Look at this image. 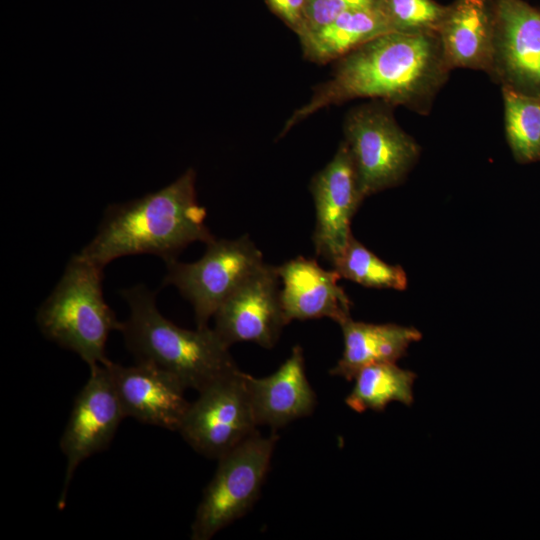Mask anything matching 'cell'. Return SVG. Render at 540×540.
Instances as JSON below:
<instances>
[{
    "label": "cell",
    "mask_w": 540,
    "mask_h": 540,
    "mask_svg": "<svg viewBox=\"0 0 540 540\" xmlns=\"http://www.w3.org/2000/svg\"><path fill=\"white\" fill-rule=\"evenodd\" d=\"M450 70L437 33L382 34L337 60L331 78L293 112L281 136L317 111L355 98L426 113Z\"/></svg>",
    "instance_id": "cell-1"
},
{
    "label": "cell",
    "mask_w": 540,
    "mask_h": 540,
    "mask_svg": "<svg viewBox=\"0 0 540 540\" xmlns=\"http://www.w3.org/2000/svg\"><path fill=\"white\" fill-rule=\"evenodd\" d=\"M195 184L196 172L189 168L156 192L109 205L94 238L78 254L104 268L128 255L152 254L168 261L193 242L207 244L215 237Z\"/></svg>",
    "instance_id": "cell-2"
},
{
    "label": "cell",
    "mask_w": 540,
    "mask_h": 540,
    "mask_svg": "<svg viewBox=\"0 0 540 540\" xmlns=\"http://www.w3.org/2000/svg\"><path fill=\"white\" fill-rule=\"evenodd\" d=\"M129 306L120 330L136 362L150 363L197 392L240 371L229 347L208 326L182 328L157 308L155 293L144 285L122 291Z\"/></svg>",
    "instance_id": "cell-3"
},
{
    "label": "cell",
    "mask_w": 540,
    "mask_h": 540,
    "mask_svg": "<svg viewBox=\"0 0 540 540\" xmlns=\"http://www.w3.org/2000/svg\"><path fill=\"white\" fill-rule=\"evenodd\" d=\"M103 269L79 254L72 256L36 314L42 334L79 355L89 367L109 360L105 354L109 334L121 327L104 300Z\"/></svg>",
    "instance_id": "cell-4"
},
{
    "label": "cell",
    "mask_w": 540,
    "mask_h": 540,
    "mask_svg": "<svg viewBox=\"0 0 540 540\" xmlns=\"http://www.w3.org/2000/svg\"><path fill=\"white\" fill-rule=\"evenodd\" d=\"M278 436L258 433L218 459L191 524L192 540H209L243 517L259 498Z\"/></svg>",
    "instance_id": "cell-5"
},
{
    "label": "cell",
    "mask_w": 540,
    "mask_h": 540,
    "mask_svg": "<svg viewBox=\"0 0 540 540\" xmlns=\"http://www.w3.org/2000/svg\"><path fill=\"white\" fill-rule=\"evenodd\" d=\"M344 135L364 198L401 183L420 154L417 142L381 106L351 111Z\"/></svg>",
    "instance_id": "cell-6"
},
{
    "label": "cell",
    "mask_w": 540,
    "mask_h": 540,
    "mask_svg": "<svg viewBox=\"0 0 540 540\" xmlns=\"http://www.w3.org/2000/svg\"><path fill=\"white\" fill-rule=\"evenodd\" d=\"M163 283L172 285L193 306L197 327L208 326L225 299L264 264L261 251L248 236L216 239L206 244L195 262L165 261Z\"/></svg>",
    "instance_id": "cell-7"
},
{
    "label": "cell",
    "mask_w": 540,
    "mask_h": 540,
    "mask_svg": "<svg viewBox=\"0 0 540 540\" xmlns=\"http://www.w3.org/2000/svg\"><path fill=\"white\" fill-rule=\"evenodd\" d=\"M245 372L238 371L198 392L178 430L198 453L219 459L258 433Z\"/></svg>",
    "instance_id": "cell-8"
},
{
    "label": "cell",
    "mask_w": 540,
    "mask_h": 540,
    "mask_svg": "<svg viewBox=\"0 0 540 540\" xmlns=\"http://www.w3.org/2000/svg\"><path fill=\"white\" fill-rule=\"evenodd\" d=\"M125 418L105 364L90 366V375L77 394L60 438L66 458L64 485L58 500L62 509L75 470L85 459L108 448Z\"/></svg>",
    "instance_id": "cell-9"
},
{
    "label": "cell",
    "mask_w": 540,
    "mask_h": 540,
    "mask_svg": "<svg viewBox=\"0 0 540 540\" xmlns=\"http://www.w3.org/2000/svg\"><path fill=\"white\" fill-rule=\"evenodd\" d=\"M277 267L264 263L219 306L214 330L231 346L254 342L272 348L287 321L281 303Z\"/></svg>",
    "instance_id": "cell-10"
},
{
    "label": "cell",
    "mask_w": 540,
    "mask_h": 540,
    "mask_svg": "<svg viewBox=\"0 0 540 540\" xmlns=\"http://www.w3.org/2000/svg\"><path fill=\"white\" fill-rule=\"evenodd\" d=\"M493 11L491 76L502 86L540 96V8L525 0H493Z\"/></svg>",
    "instance_id": "cell-11"
},
{
    "label": "cell",
    "mask_w": 540,
    "mask_h": 540,
    "mask_svg": "<svg viewBox=\"0 0 540 540\" xmlns=\"http://www.w3.org/2000/svg\"><path fill=\"white\" fill-rule=\"evenodd\" d=\"M310 191L316 216L312 236L315 252L332 265L353 235L351 222L365 199L345 141L331 161L312 178Z\"/></svg>",
    "instance_id": "cell-12"
},
{
    "label": "cell",
    "mask_w": 540,
    "mask_h": 540,
    "mask_svg": "<svg viewBox=\"0 0 540 540\" xmlns=\"http://www.w3.org/2000/svg\"><path fill=\"white\" fill-rule=\"evenodd\" d=\"M104 364L125 417L178 432L191 402L174 376L146 362L123 366L108 360Z\"/></svg>",
    "instance_id": "cell-13"
},
{
    "label": "cell",
    "mask_w": 540,
    "mask_h": 540,
    "mask_svg": "<svg viewBox=\"0 0 540 540\" xmlns=\"http://www.w3.org/2000/svg\"><path fill=\"white\" fill-rule=\"evenodd\" d=\"M287 323L329 318L339 325L350 318L352 301L338 284L339 273L314 259L297 257L277 266Z\"/></svg>",
    "instance_id": "cell-14"
},
{
    "label": "cell",
    "mask_w": 540,
    "mask_h": 540,
    "mask_svg": "<svg viewBox=\"0 0 540 540\" xmlns=\"http://www.w3.org/2000/svg\"><path fill=\"white\" fill-rule=\"evenodd\" d=\"M245 383L258 426L275 430L315 410L317 398L299 345L274 373L261 378L245 373Z\"/></svg>",
    "instance_id": "cell-15"
},
{
    "label": "cell",
    "mask_w": 540,
    "mask_h": 540,
    "mask_svg": "<svg viewBox=\"0 0 540 540\" xmlns=\"http://www.w3.org/2000/svg\"><path fill=\"white\" fill-rule=\"evenodd\" d=\"M450 69L493 71L495 29L493 0H454L437 32Z\"/></svg>",
    "instance_id": "cell-16"
},
{
    "label": "cell",
    "mask_w": 540,
    "mask_h": 540,
    "mask_svg": "<svg viewBox=\"0 0 540 540\" xmlns=\"http://www.w3.org/2000/svg\"><path fill=\"white\" fill-rule=\"evenodd\" d=\"M344 349L332 376L353 381L364 367L395 362L406 355L409 346L419 341L422 334L414 327L398 324H373L354 321L351 317L340 324Z\"/></svg>",
    "instance_id": "cell-17"
},
{
    "label": "cell",
    "mask_w": 540,
    "mask_h": 540,
    "mask_svg": "<svg viewBox=\"0 0 540 540\" xmlns=\"http://www.w3.org/2000/svg\"><path fill=\"white\" fill-rule=\"evenodd\" d=\"M393 32L377 5L353 9L299 37L304 56L316 63L338 60L382 34Z\"/></svg>",
    "instance_id": "cell-18"
},
{
    "label": "cell",
    "mask_w": 540,
    "mask_h": 540,
    "mask_svg": "<svg viewBox=\"0 0 540 540\" xmlns=\"http://www.w3.org/2000/svg\"><path fill=\"white\" fill-rule=\"evenodd\" d=\"M416 374L395 362L377 363L362 368L354 377L352 390L345 398L355 412H381L391 402L411 406Z\"/></svg>",
    "instance_id": "cell-19"
},
{
    "label": "cell",
    "mask_w": 540,
    "mask_h": 540,
    "mask_svg": "<svg viewBox=\"0 0 540 540\" xmlns=\"http://www.w3.org/2000/svg\"><path fill=\"white\" fill-rule=\"evenodd\" d=\"M507 142L520 163L540 161V96L502 86Z\"/></svg>",
    "instance_id": "cell-20"
},
{
    "label": "cell",
    "mask_w": 540,
    "mask_h": 540,
    "mask_svg": "<svg viewBox=\"0 0 540 540\" xmlns=\"http://www.w3.org/2000/svg\"><path fill=\"white\" fill-rule=\"evenodd\" d=\"M332 266L341 278L364 287L405 290L408 285L406 272L401 266L383 261L353 235Z\"/></svg>",
    "instance_id": "cell-21"
},
{
    "label": "cell",
    "mask_w": 540,
    "mask_h": 540,
    "mask_svg": "<svg viewBox=\"0 0 540 540\" xmlns=\"http://www.w3.org/2000/svg\"><path fill=\"white\" fill-rule=\"evenodd\" d=\"M394 32L437 33L447 5L435 0H377Z\"/></svg>",
    "instance_id": "cell-22"
},
{
    "label": "cell",
    "mask_w": 540,
    "mask_h": 540,
    "mask_svg": "<svg viewBox=\"0 0 540 540\" xmlns=\"http://www.w3.org/2000/svg\"><path fill=\"white\" fill-rule=\"evenodd\" d=\"M377 5V0H307L301 30V37L332 22L343 13Z\"/></svg>",
    "instance_id": "cell-23"
},
{
    "label": "cell",
    "mask_w": 540,
    "mask_h": 540,
    "mask_svg": "<svg viewBox=\"0 0 540 540\" xmlns=\"http://www.w3.org/2000/svg\"><path fill=\"white\" fill-rule=\"evenodd\" d=\"M269 8L296 34L302 27L307 0H266Z\"/></svg>",
    "instance_id": "cell-24"
}]
</instances>
